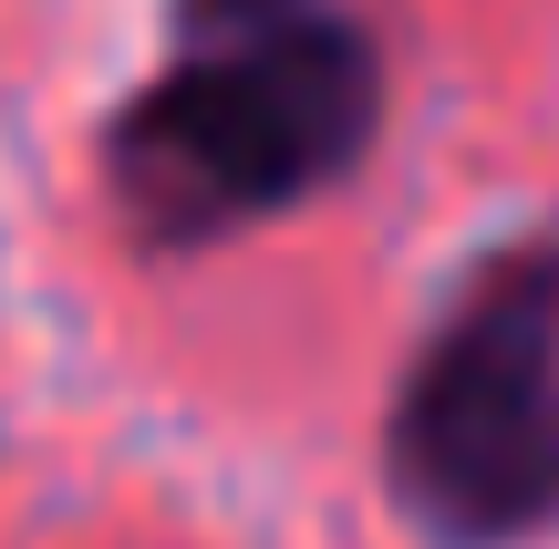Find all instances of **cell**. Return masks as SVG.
Masks as SVG:
<instances>
[{"mask_svg":"<svg viewBox=\"0 0 559 549\" xmlns=\"http://www.w3.org/2000/svg\"><path fill=\"white\" fill-rule=\"evenodd\" d=\"M394 115V52L362 0H166V52L94 135L135 260H218L342 198Z\"/></svg>","mask_w":559,"mask_h":549,"instance_id":"6da1fadb","label":"cell"},{"mask_svg":"<svg viewBox=\"0 0 559 549\" xmlns=\"http://www.w3.org/2000/svg\"><path fill=\"white\" fill-rule=\"evenodd\" d=\"M373 488L425 549L559 529V218L487 239L436 290L373 426Z\"/></svg>","mask_w":559,"mask_h":549,"instance_id":"7a4b0ae2","label":"cell"}]
</instances>
